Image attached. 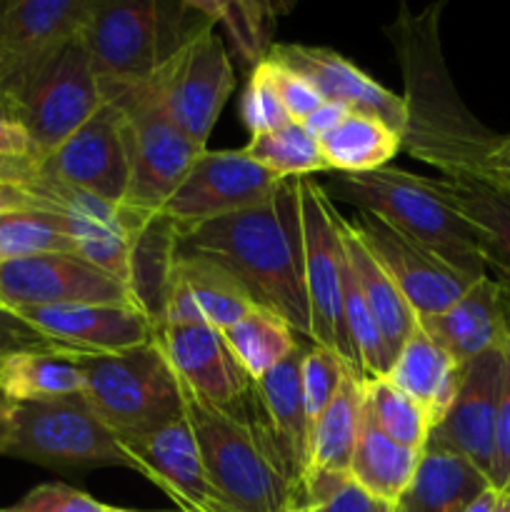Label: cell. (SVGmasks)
<instances>
[{
  "instance_id": "30",
  "label": "cell",
  "mask_w": 510,
  "mask_h": 512,
  "mask_svg": "<svg viewBox=\"0 0 510 512\" xmlns=\"http://www.w3.org/2000/svg\"><path fill=\"white\" fill-rule=\"evenodd\" d=\"M363 383L348 370L333 403L310 425V473H350L363 420Z\"/></svg>"
},
{
  "instance_id": "48",
  "label": "cell",
  "mask_w": 510,
  "mask_h": 512,
  "mask_svg": "<svg viewBox=\"0 0 510 512\" xmlns=\"http://www.w3.org/2000/svg\"><path fill=\"white\" fill-rule=\"evenodd\" d=\"M13 415L15 403H10L3 390H0V455L8 453L10 438H13Z\"/></svg>"
},
{
  "instance_id": "25",
  "label": "cell",
  "mask_w": 510,
  "mask_h": 512,
  "mask_svg": "<svg viewBox=\"0 0 510 512\" xmlns=\"http://www.w3.org/2000/svg\"><path fill=\"white\" fill-rule=\"evenodd\" d=\"M83 353L48 343L0 360V390L15 405L83 395Z\"/></svg>"
},
{
  "instance_id": "29",
  "label": "cell",
  "mask_w": 510,
  "mask_h": 512,
  "mask_svg": "<svg viewBox=\"0 0 510 512\" xmlns=\"http://www.w3.org/2000/svg\"><path fill=\"white\" fill-rule=\"evenodd\" d=\"M418 465V450L393 443L375 425L363 395V420H360V435L353 460H350V478L380 503L395 505L413 483Z\"/></svg>"
},
{
  "instance_id": "2",
  "label": "cell",
  "mask_w": 510,
  "mask_h": 512,
  "mask_svg": "<svg viewBox=\"0 0 510 512\" xmlns=\"http://www.w3.org/2000/svg\"><path fill=\"white\" fill-rule=\"evenodd\" d=\"M335 188L350 205L385 220L390 228L418 243L470 283L490 275L478 230L428 183L425 175L388 165L373 173H338Z\"/></svg>"
},
{
  "instance_id": "54",
  "label": "cell",
  "mask_w": 510,
  "mask_h": 512,
  "mask_svg": "<svg viewBox=\"0 0 510 512\" xmlns=\"http://www.w3.org/2000/svg\"><path fill=\"white\" fill-rule=\"evenodd\" d=\"M10 0H0V25H3V15H5V8H8Z\"/></svg>"
},
{
  "instance_id": "49",
  "label": "cell",
  "mask_w": 510,
  "mask_h": 512,
  "mask_svg": "<svg viewBox=\"0 0 510 512\" xmlns=\"http://www.w3.org/2000/svg\"><path fill=\"white\" fill-rule=\"evenodd\" d=\"M463 173H473L478 178L488 180V183L498 185V188L508 190L510 193V165H493V163H485L475 170H463Z\"/></svg>"
},
{
  "instance_id": "57",
  "label": "cell",
  "mask_w": 510,
  "mask_h": 512,
  "mask_svg": "<svg viewBox=\"0 0 510 512\" xmlns=\"http://www.w3.org/2000/svg\"><path fill=\"white\" fill-rule=\"evenodd\" d=\"M293 512H303V510H300V508H295V510H293Z\"/></svg>"
},
{
  "instance_id": "6",
  "label": "cell",
  "mask_w": 510,
  "mask_h": 512,
  "mask_svg": "<svg viewBox=\"0 0 510 512\" xmlns=\"http://www.w3.org/2000/svg\"><path fill=\"white\" fill-rule=\"evenodd\" d=\"M5 455L50 470H133L128 450L83 395L15 405L13 438Z\"/></svg>"
},
{
  "instance_id": "11",
  "label": "cell",
  "mask_w": 510,
  "mask_h": 512,
  "mask_svg": "<svg viewBox=\"0 0 510 512\" xmlns=\"http://www.w3.org/2000/svg\"><path fill=\"white\" fill-rule=\"evenodd\" d=\"M283 183L285 178L265 170L245 150H203L160 213L178 230H190L265 203Z\"/></svg>"
},
{
  "instance_id": "18",
  "label": "cell",
  "mask_w": 510,
  "mask_h": 512,
  "mask_svg": "<svg viewBox=\"0 0 510 512\" xmlns=\"http://www.w3.org/2000/svg\"><path fill=\"white\" fill-rule=\"evenodd\" d=\"M303 348L305 343L278 368L253 380L250 395L245 398V405L268 440L280 470L298 490V498L310 473V420L300 380Z\"/></svg>"
},
{
  "instance_id": "38",
  "label": "cell",
  "mask_w": 510,
  "mask_h": 512,
  "mask_svg": "<svg viewBox=\"0 0 510 512\" xmlns=\"http://www.w3.org/2000/svg\"><path fill=\"white\" fill-rule=\"evenodd\" d=\"M388 508L360 488L350 473H310L300 490L303 512H385Z\"/></svg>"
},
{
  "instance_id": "26",
  "label": "cell",
  "mask_w": 510,
  "mask_h": 512,
  "mask_svg": "<svg viewBox=\"0 0 510 512\" xmlns=\"http://www.w3.org/2000/svg\"><path fill=\"white\" fill-rule=\"evenodd\" d=\"M460 378L463 368L418 323L388 373L390 383L423 408L433 428L453 405Z\"/></svg>"
},
{
  "instance_id": "31",
  "label": "cell",
  "mask_w": 510,
  "mask_h": 512,
  "mask_svg": "<svg viewBox=\"0 0 510 512\" xmlns=\"http://www.w3.org/2000/svg\"><path fill=\"white\" fill-rule=\"evenodd\" d=\"M328 170L345 175L388 168L403 150V135L373 115L350 113L330 133L318 138Z\"/></svg>"
},
{
  "instance_id": "24",
  "label": "cell",
  "mask_w": 510,
  "mask_h": 512,
  "mask_svg": "<svg viewBox=\"0 0 510 512\" xmlns=\"http://www.w3.org/2000/svg\"><path fill=\"white\" fill-rule=\"evenodd\" d=\"M428 183L478 230L488 273L510 290V193L473 173L453 170Z\"/></svg>"
},
{
  "instance_id": "52",
  "label": "cell",
  "mask_w": 510,
  "mask_h": 512,
  "mask_svg": "<svg viewBox=\"0 0 510 512\" xmlns=\"http://www.w3.org/2000/svg\"><path fill=\"white\" fill-rule=\"evenodd\" d=\"M485 163L510 165V135H500L498 145H495V150H493V153H490V158L485 160ZM478 168H480V165H478Z\"/></svg>"
},
{
  "instance_id": "56",
  "label": "cell",
  "mask_w": 510,
  "mask_h": 512,
  "mask_svg": "<svg viewBox=\"0 0 510 512\" xmlns=\"http://www.w3.org/2000/svg\"><path fill=\"white\" fill-rule=\"evenodd\" d=\"M385 512H395V510H393V505H390V508H388V510H385Z\"/></svg>"
},
{
  "instance_id": "44",
  "label": "cell",
  "mask_w": 510,
  "mask_h": 512,
  "mask_svg": "<svg viewBox=\"0 0 510 512\" xmlns=\"http://www.w3.org/2000/svg\"><path fill=\"white\" fill-rule=\"evenodd\" d=\"M0 158L3 160H35V148L23 125L10 113L8 100L0 98ZM38 163V160H35Z\"/></svg>"
},
{
  "instance_id": "27",
  "label": "cell",
  "mask_w": 510,
  "mask_h": 512,
  "mask_svg": "<svg viewBox=\"0 0 510 512\" xmlns=\"http://www.w3.org/2000/svg\"><path fill=\"white\" fill-rule=\"evenodd\" d=\"M490 480L458 453L425 445L413 483L393 505L395 512H463L485 493Z\"/></svg>"
},
{
  "instance_id": "5",
  "label": "cell",
  "mask_w": 510,
  "mask_h": 512,
  "mask_svg": "<svg viewBox=\"0 0 510 512\" xmlns=\"http://www.w3.org/2000/svg\"><path fill=\"white\" fill-rule=\"evenodd\" d=\"M85 403L118 438L155 433L183 418V385L155 340L110 355H83Z\"/></svg>"
},
{
  "instance_id": "41",
  "label": "cell",
  "mask_w": 510,
  "mask_h": 512,
  "mask_svg": "<svg viewBox=\"0 0 510 512\" xmlns=\"http://www.w3.org/2000/svg\"><path fill=\"white\" fill-rule=\"evenodd\" d=\"M0 512H113V505L95 500L93 495L63 483H45L30 490L13 508Z\"/></svg>"
},
{
  "instance_id": "19",
  "label": "cell",
  "mask_w": 510,
  "mask_h": 512,
  "mask_svg": "<svg viewBox=\"0 0 510 512\" xmlns=\"http://www.w3.org/2000/svg\"><path fill=\"white\" fill-rule=\"evenodd\" d=\"M503 360L505 345L488 350L465 365L453 405L428 438V445L463 455L488 480L495 458V423H498Z\"/></svg>"
},
{
  "instance_id": "1",
  "label": "cell",
  "mask_w": 510,
  "mask_h": 512,
  "mask_svg": "<svg viewBox=\"0 0 510 512\" xmlns=\"http://www.w3.org/2000/svg\"><path fill=\"white\" fill-rule=\"evenodd\" d=\"M178 248L213 260L233 275L255 308L275 313L303 343H313L293 178L255 208L180 230Z\"/></svg>"
},
{
  "instance_id": "50",
  "label": "cell",
  "mask_w": 510,
  "mask_h": 512,
  "mask_svg": "<svg viewBox=\"0 0 510 512\" xmlns=\"http://www.w3.org/2000/svg\"><path fill=\"white\" fill-rule=\"evenodd\" d=\"M35 160H3L0 158V175L3 178H18L25 180L35 170Z\"/></svg>"
},
{
  "instance_id": "42",
  "label": "cell",
  "mask_w": 510,
  "mask_h": 512,
  "mask_svg": "<svg viewBox=\"0 0 510 512\" xmlns=\"http://www.w3.org/2000/svg\"><path fill=\"white\" fill-rule=\"evenodd\" d=\"M260 68L265 70L270 85H273L275 93H278L280 103H283V108L288 110V115L295 123H303V120L323 103V95L315 90V85L310 83L305 75L295 73V70L290 68H283V65L273 63V60L268 58L260 63Z\"/></svg>"
},
{
  "instance_id": "34",
  "label": "cell",
  "mask_w": 510,
  "mask_h": 512,
  "mask_svg": "<svg viewBox=\"0 0 510 512\" xmlns=\"http://www.w3.org/2000/svg\"><path fill=\"white\" fill-rule=\"evenodd\" d=\"M48 253H78L63 215L38 208L0 215V263Z\"/></svg>"
},
{
  "instance_id": "32",
  "label": "cell",
  "mask_w": 510,
  "mask_h": 512,
  "mask_svg": "<svg viewBox=\"0 0 510 512\" xmlns=\"http://www.w3.org/2000/svg\"><path fill=\"white\" fill-rule=\"evenodd\" d=\"M173 275L193 295L205 323L218 328L220 333L233 328L255 308L253 300L235 283L233 275L225 273L220 265L203 258V255L185 253L178 248Z\"/></svg>"
},
{
  "instance_id": "37",
  "label": "cell",
  "mask_w": 510,
  "mask_h": 512,
  "mask_svg": "<svg viewBox=\"0 0 510 512\" xmlns=\"http://www.w3.org/2000/svg\"><path fill=\"white\" fill-rule=\"evenodd\" d=\"M215 23H223L233 35L235 48L248 68L263 63L273 48V28L278 5L273 3H203Z\"/></svg>"
},
{
  "instance_id": "15",
  "label": "cell",
  "mask_w": 510,
  "mask_h": 512,
  "mask_svg": "<svg viewBox=\"0 0 510 512\" xmlns=\"http://www.w3.org/2000/svg\"><path fill=\"white\" fill-rule=\"evenodd\" d=\"M350 225L378 260L380 268L388 273L418 320L448 310L470 288L468 278L440 263L435 255L400 235L385 220L358 210L350 218Z\"/></svg>"
},
{
  "instance_id": "33",
  "label": "cell",
  "mask_w": 510,
  "mask_h": 512,
  "mask_svg": "<svg viewBox=\"0 0 510 512\" xmlns=\"http://www.w3.org/2000/svg\"><path fill=\"white\" fill-rule=\"evenodd\" d=\"M223 335L250 380L263 378L303 345L283 318L263 308L250 310L240 323L223 330Z\"/></svg>"
},
{
  "instance_id": "47",
  "label": "cell",
  "mask_w": 510,
  "mask_h": 512,
  "mask_svg": "<svg viewBox=\"0 0 510 512\" xmlns=\"http://www.w3.org/2000/svg\"><path fill=\"white\" fill-rule=\"evenodd\" d=\"M28 208H35V200L25 190V185L18 178H3L0 175V215Z\"/></svg>"
},
{
  "instance_id": "16",
  "label": "cell",
  "mask_w": 510,
  "mask_h": 512,
  "mask_svg": "<svg viewBox=\"0 0 510 512\" xmlns=\"http://www.w3.org/2000/svg\"><path fill=\"white\" fill-rule=\"evenodd\" d=\"M133 460V470L148 478L175 503L178 512H233L210 480L188 420L138 435L120 438Z\"/></svg>"
},
{
  "instance_id": "9",
  "label": "cell",
  "mask_w": 510,
  "mask_h": 512,
  "mask_svg": "<svg viewBox=\"0 0 510 512\" xmlns=\"http://www.w3.org/2000/svg\"><path fill=\"white\" fill-rule=\"evenodd\" d=\"M105 103L123 110L128 125L130 185L125 208L160 210L178 190L203 150L168 118L145 80L103 93Z\"/></svg>"
},
{
  "instance_id": "7",
  "label": "cell",
  "mask_w": 510,
  "mask_h": 512,
  "mask_svg": "<svg viewBox=\"0 0 510 512\" xmlns=\"http://www.w3.org/2000/svg\"><path fill=\"white\" fill-rule=\"evenodd\" d=\"M145 83L190 143L208 150L210 133L235 90L233 63L208 10Z\"/></svg>"
},
{
  "instance_id": "39",
  "label": "cell",
  "mask_w": 510,
  "mask_h": 512,
  "mask_svg": "<svg viewBox=\"0 0 510 512\" xmlns=\"http://www.w3.org/2000/svg\"><path fill=\"white\" fill-rule=\"evenodd\" d=\"M348 370V365L333 350L323 348V345L305 343L303 360H300V380H303V398L310 425L333 403Z\"/></svg>"
},
{
  "instance_id": "20",
  "label": "cell",
  "mask_w": 510,
  "mask_h": 512,
  "mask_svg": "<svg viewBox=\"0 0 510 512\" xmlns=\"http://www.w3.org/2000/svg\"><path fill=\"white\" fill-rule=\"evenodd\" d=\"M268 60L305 75L323 100L348 105L353 113L373 115L400 135L405 133L408 108L403 95H395L380 85L338 50L303 43H273Z\"/></svg>"
},
{
  "instance_id": "58",
  "label": "cell",
  "mask_w": 510,
  "mask_h": 512,
  "mask_svg": "<svg viewBox=\"0 0 510 512\" xmlns=\"http://www.w3.org/2000/svg\"><path fill=\"white\" fill-rule=\"evenodd\" d=\"M0 98H5V95H3V93H0Z\"/></svg>"
},
{
  "instance_id": "21",
  "label": "cell",
  "mask_w": 510,
  "mask_h": 512,
  "mask_svg": "<svg viewBox=\"0 0 510 512\" xmlns=\"http://www.w3.org/2000/svg\"><path fill=\"white\" fill-rule=\"evenodd\" d=\"M45 340L83 355H110L140 348L155 335L153 323L128 305H48L15 310Z\"/></svg>"
},
{
  "instance_id": "55",
  "label": "cell",
  "mask_w": 510,
  "mask_h": 512,
  "mask_svg": "<svg viewBox=\"0 0 510 512\" xmlns=\"http://www.w3.org/2000/svg\"><path fill=\"white\" fill-rule=\"evenodd\" d=\"M113 512H150V510H128V508H113Z\"/></svg>"
},
{
  "instance_id": "8",
  "label": "cell",
  "mask_w": 510,
  "mask_h": 512,
  "mask_svg": "<svg viewBox=\"0 0 510 512\" xmlns=\"http://www.w3.org/2000/svg\"><path fill=\"white\" fill-rule=\"evenodd\" d=\"M293 188L303 235V273L313 320V343L333 350L358 378H363L345 330V250L338 230V208L330 190L313 175L293 178Z\"/></svg>"
},
{
  "instance_id": "13",
  "label": "cell",
  "mask_w": 510,
  "mask_h": 512,
  "mask_svg": "<svg viewBox=\"0 0 510 512\" xmlns=\"http://www.w3.org/2000/svg\"><path fill=\"white\" fill-rule=\"evenodd\" d=\"M48 305H128V285L95 268L78 253H48L0 263V308H48Z\"/></svg>"
},
{
  "instance_id": "43",
  "label": "cell",
  "mask_w": 510,
  "mask_h": 512,
  "mask_svg": "<svg viewBox=\"0 0 510 512\" xmlns=\"http://www.w3.org/2000/svg\"><path fill=\"white\" fill-rule=\"evenodd\" d=\"M490 485L495 490H510V335L505 340L503 378H500L498 423H495V458Z\"/></svg>"
},
{
  "instance_id": "40",
  "label": "cell",
  "mask_w": 510,
  "mask_h": 512,
  "mask_svg": "<svg viewBox=\"0 0 510 512\" xmlns=\"http://www.w3.org/2000/svg\"><path fill=\"white\" fill-rule=\"evenodd\" d=\"M240 120H243L250 135L270 133V130H278L283 125L293 123V118L283 108L278 93H275V88L270 85L268 75H265L260 65H255L248 85H245L243 100H240Z\"/></svg>"
},
{
  "instance_id": "53",
  "label": "cell",
  "mask_w": 510,
  "mask_h": 512,
  "mask_svg": "<svg viewBox=\"0 0 510 512\" xmlns=\"http://www.w3.org/2000/svg\"><path fill=\"white\" fill-rule=\"evenodd\" d=\"M493 512H510V490H498V503Z\"/></svg>"
},
{
  "instance_id": "46",
  "label": "cell",
  "mask_w": 510,
  "mask_h": 512,
  "mask_svg": "<svg viewBox=\"0 0 510 512\" xmlns=\"http://www.w3.org/2000/svg\"><path fill=\"white\" fill-rule=\"evenodd\" d=\"M350 113H353V110H350L348 105L335 103V100H323V103H320L318 108H315L313 113L303 120V125L310 135H315V138H323L325 133H330V130L335 128V125L343 123Z\"/></svg>"
},
{
  "instance_id": "4",
  "label": "cell",
  "mask_w": 510,
  "mask_h": 512,
  "mask_svg": "<svg viewBox=\"0 0 510 512\" xmlns=\"http://www.w3.org/2000/svg\"><path fill=\"white\" fill-rule=\"evenodd\" d=\"M203 18L200 3L93 0L80 43L100 93L150 78Z\"/></svg>"
},
{
  "instance_id": "12",
  "label": "cell",
  "mask_w": 510,
  "mask_h": 512,
  "mask_svg": "<svg viewBox=\"0 0 510 512\" xmlns=\"http://www.w3.org/2000/svg\"><path fill=\"white\" fill-rule=\"evenodd\" d=\"M93 0H10L0 25V93L8 105L80 38Z\"/></svg>"
},
{
  "instance_id": "35",
  "label": "cell",
  "mask_w": 510,
  "mask_h": 512,
  "mask_svg": "<svg viewBox=\"0 0 510 512\" xmlns=\"http://www.w3.org/2000/svg\"><path fill=\"white\" fill-rule=\"evenodd\" d=\"M243 150L248 158H253L265 170L285 180L328 170L318 138L310 135L305 125L295 123V120L283 128L270 130V133L250 135Z\"/></svg>"
},
{
  "instance_id": "23",
  "label": "cell",
  "mask_w": 510,
  "mask_h": 512,
  "mask_svg": "<svg viewBox=\"0 0 510 512\" xmlns=\"http://www.w3.org/2000/svg\"><path fill=\"white\" fill-rule=\"evenodd\" d=\"M120 220L128 233V290L135 308L158 328L173 283L180 230L160 210L120 205Z\"/></svg>"
},
{
  "instance_id": "17",
  "label": "cell",
  "mask_w": 510,
  "mask_h": 512,
  "mask_svg": "<svg viewBox=\"0 0 510 512\" xmlns=\"http://www.w3.org/2000/svg\"><path fill=\"white\" fill-rule=\"evenodd\" d=\"M153 340L190 395L215 408H238L253 380L213 325H158Z\"/></svg>"
},
{
  "instance_id": "51",
  "label": "cell",
  "mask_w": 510,
  "mask_h": 512,
  "mask_svg": "<svg viewBox=\"0 0 510 512\" xmlns=\"http://www.w3.org/2000/svg\"><path fill=\"white\" fill-rule=\"evenodd\" d=\"M495 503H498V490L488 488L483 495H480V498H475L463 512H493Z\"/></svg>"
},
{
  "instance_id": "3",
  "label": "cell",
  "mask_w": 510,
  "mask_h": 512,
  "mask_svg": "<svg viewBox=\"0 0 510 512\" xmlns=\"http://www.w3.org/2000/svg\"><path fill=\"white\" fill-rule=\"evenodd\" d=\"M183 410L210 480L233 512L298 508V490L280 470L245 400L238 408H215L183 388Z\"/></svg>"
},
{
  "instance_id": "36",
  "label": "cell",
  "mask_w": 510,
  "mask_h": 512,
  "mask_svg": "<svg viewBox=\"0 0 510 512\" xmlns=\"http://www.w3.org/2000/svg\"><path fill=\"white\" fill-rule=\"evenodd\" d=\"M363 395L375 425L393 443L423 453L430 433H433V425H430L428 415L423 413V408L413 398H408L403 390L395 388L388 378L365 380Z\"/></svg>"
},
{
  "instance_id": "28",
  "label": "cell",
  "mask_w": 510,
  "mask_h": 512,
  "mask_svg": "<svg viewBox=\"0 0 510 512\" xmlns=\"http://www.w3.org/2000/svg\"><path fill=\"white\" fill-rule=\"evenodd\" d=\"M338 230L340 240H343L345 258H348L350 270H353L355 280H358V288L363 293L365 303H368L370 313H373L375 325H378L380 335L385 340V348H388L390 358H398L400 348L405 345V340L413 333L415 313L410 310V305L405 303V298L400 295V290L395 288L393 280L388 278L383 268H380L378 260L373 258L365 243L360 240V235L355 233V228L350 225L348 218L338 213Z\"/></svg>"
},
{
  "instance_id": "14",
  "label": "cell",
  "mask_w": 510,
  "mask_h": 512,
  "mask_svg": "<svg viewBox=\"0 0 510 512\" xmlns=\"http://www.w3.org/2000/svg\"><path fill=\"white\" fill-rule=\"evenodd\" d=\"M38 173L85 190L110 205H123L130 185L128 125L118 105L103 103L60 148L38 163Z\"/></svg>"
},
{
  "instance_id": "45",
  "label": "cell",
  "mask_w": 510,
  "mask_h": 512,
  "mask_svg": "<svg viewBox=\"0 0 510 512\" xmlns=\"http://www.w3.org/2000/svg\"><path fill=\"white\" fill-rule=\"evenodd\" d=\"M50 340H45L43 335L35 328H30L25 320H20L18 315L10 313V310L0 308V360L5 355L15 353V350L25 348H38V345H48Z\"/></svg>"
},
{
  "instance_id": "22",
  "label": "cell",
  "mask_w": 510,
  "mask_h": 512,
  "mask_svg": "<svg viewBox=\"0 0 510 512\" xmlns=\"http://www.w3.org/2000/svg\"><path fill=\"white\" fill-rule=\"evenodd\" d=\"M420 328L460 365L493 348H503L510 335V290L493 275H483L433 318H420Z\"/></svg>"
},
{
  "instance_id": "10",
  "label": "cell",
  "mask_w": 510,
  "mask_h": 512,
  "mask_svg": "<svg viewBox=\"0 0 510 512\" xmlns=\"http://www.w3.org/2000/svg\"><path fill=\"white\" fill-rule=\"evenodd\" d=\"M103 103L90 58L78 38L30 80L28 88L10 103V113L30 135L35 160L40 163L83 128Z\"/></svg>"
}]
</instances>
